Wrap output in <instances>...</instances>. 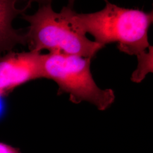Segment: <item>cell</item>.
Wrapping results in <instances>:
<instances>
[{"label": "cell", "instance_id": "obj_2", "mask_svg": "<svg viewBox=\"0 0 153 153\" xmlns=\"http://www.w3.org/2000/svg\"><path fill=\"white\" fill-rule=\"evenodd\" d=\"M22 16L30 24L26 33L30 51L41 52L46 49L50 53L92 59L105 47L89 40L73 27L64 9L59 13L54 11L51 1L40 3L38 10L33 15Z\"/></svg>", "mask_w": 153, "mask_h": 153}, {"label": "cell", "instance_id": "obj_1", "mask_svg": "<svg viewBox=\"0 0 153 153\" xmlns=\"http://www.w3.org/2000/svg\"><path fill=\"white\" fill-rule=\"evenodd\" d=\"M62 9L73 27L85 35L90 33L98 44L117 43L121 52L135 56L150 46L148 30L153 23L152 11L125 9L108 1L104 9L93 13H77L73 3Z\"/></svg>", "mask_w": 153, "mask_h": 153}, {"label": "cell", "instance_id": "obj_3", "mask_svg": "<svg viewBox=\"0 0 153 153\" xmlns=\"http://www.w3.org/2000/svg\"><path fill=\"white\" fill-rule=\"evenodd\" d=\"M91 60L75 55L43 54V78L56 82L58 95L68 94L72 103L88 102L105 111L114 102L115 93L98 86L90 71Z\"/></svg>", "mask_w": 153, "mask_h": 153}, {"label": "cell", "instance_id": "obj_4", "mask_svg": "<svg viewBox=\"0 0 153 153\" xmlns=\"http://www.w3.org/2000/svg\"><path fill=\"white\" fill-rule=\"evenodd\" d=\"M41 52L10 51L0 57V97L5 98L26 83L43 78Z\"/></svg>", "mask_w": 153, "mask_h": 153}, {"label": "cell", "instance_id": "obj_7", "mask_svg": "<svg viewBox=\"0 0 153 153\" xmlns=\"http://www.w3.org/2000/svg\"><path fill=\"white\" fill-rule=\"evenodd\" d=\"M0 153H21L19 149L0 142Z\"/></svg>", "mask_w": 153, "mask_h": 153}, {"label": "cell", "instance_id": "obj_6", "mask_svg": "<svg viewBox=\"0 0 153 153\" xmlns=\"http://www.w3.org/2000/svg\"><path fill=\"white\" fill-rule=\"evenodd\" d=\"M153 47L150 46L148 51H145L137 56V69L131 75L133 82L140 83L145 78L147 74L153 72Z\"/></svg>", "mask_w": 153, "mask_h": 153}, {"label": "cell", "instance_id": "obj_8", "mask_svg": "<svg viewBox=\"0 0 153 153\" xmlns=\"http://www.w3.org/2000/svg\"><path fill=\"white\" fill-rule=\"evenodd\" d=\"M4 98L0 97V117L1 116H2L4 112L5 105H4Z\"/></svg>", "mask_w": 153, "mask_h": 153}, {"label": "cell", "instance_id": "obj_5", "mask_svg": "<svg viewBox=\"0 0 153 153\" xmlns=\"http://www.w3.org/2000/svg\"><path fill=\"white\" fill-rule=\"evenodd\" d=\"M16 1L0 0V54L9 52L18 44L27 45L26 33H21L13 27V21L22 15L29 5L24 9L16 8Z\"/></svg>", "mask_w": 153, "mask_h": 153}]
</instances>
